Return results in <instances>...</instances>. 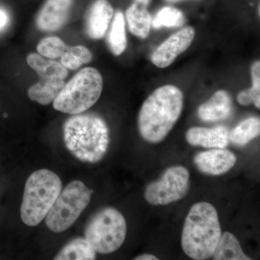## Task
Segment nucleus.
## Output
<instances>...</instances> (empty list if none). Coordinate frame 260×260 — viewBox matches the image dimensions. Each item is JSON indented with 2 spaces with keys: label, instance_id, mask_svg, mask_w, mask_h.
I'll use <instances>...</instances> for the list:
<instances>
[{
  "label": "nucleus",
  "instance_id": "obj_17",
  "mask_svg": "<svg viewBox=\"0 0 260 260\" xmlns=\"http://www.w3.org/2000/svg\"><path fill=\"white\" fill-rule=\"evenodd\" d=\"M64 85V80L41 79L39 83L34 84L29 88V99L42 105H49L54 102Z\"/></svg>",
  "mask_w": 260,
  "mask_h": 260
},
{
  "label": "nucleus",
  "instance_id": "obj_14",
  "mask_svg": "<svg viewBox=\"0 0 260 260\" xmlns=\"http://www.w3.org/2000/svg\"><path fill=\"white\" fill-rule=\"evenodd\" d=\"M232 112V98L225 90H220L200 106L198 115L205 121H218L228 119Z\"/></svg>",
  "mask_w": 260,
  "mask_h": 260
},
{
  "label": "nucleus",
  "instance_id": "obj_10",
  "mask_svg": "<svg viewBox=\"0 0 260 260\" xmlns=\"http://www.w3.org/2000/svg\"><path fill=\"white\" fill-rule=\"evenodd\" d=\"M235 154L225 148H215L197 154L195 166L200 172L212 176L223 175L237 162Z\"/></svg>",
  "mask_w": 260,
  "mask_h": 260
},
{
  "label": "nucleus",
  "instance_id": "obj_13",
  "mask_svg": "<svg viewBox=\"0 0 260 260\" xmlns=\"http://www.w3.org/2000/svg\"><path fill=\"white\" fill-rule=\"evenodd\" d=\"M186 140L192 146L225 148L229 144V133L223 126L213 128L193 126L186 132Z\"/></svg>",
  "mask_w": 260,
  "mask_h": 260
},
{
  "label": "nucleus",
  "instance_id": "obj_30",
  "mask_svg": "<svg viewBox=\"0 0 260 260\" xmlns=\"http://www.w3.org/2000/svg\"><path fill=\"white\" fill-rule=\"evenodd\" d=\"M135 3H138V4H140L141 5H143V6L147 7L149 4H150L151 0H134Z\"/></svg>",
  "mask_w": 260,
  "mask_h": 260
},
{
  "label": "nucleus",
  "instance_id": "obj_12",
  "mask_svg": "<svg viewBox=\"0 0 260 260\" xmlns=\"http://www.w3.org/2000/svg\"><path fill=\"white\" fill-rule=\"evenodd\" d=\"M114 15V8L107 0H97L90 7L85 20L88 37L93 39L104 38Z\"/></svg>",
  "mask_w": 260,
  "mask_h": 260
},
{
  "label": "nucleus",
  "instance_id": "obj_5",
  "mask_svg": "<svg viewBox=\"0 0 260 260\" xmlns=\"http://www.w3.org/2000/svg\"><path fill=\"white\" fill-rule=\"evenodd\" d=\"M102 75L93 68H85L65 84L53 102V107L64 114L86 112L100 99L103 90Z\"/></svg>",
  "mask_w": 260,
  "mask_h": 260
},
{
  "label": "nucleus",
  "instance_id": "obj_20",
  "mask_svg": "<svg viewBox=\"0 0 260 260\" xmlns=\"http://www.w3.org/2000/svg\"><path fill=\"white\" fill-rule=\"evenodd\" d=\"M108 46L111 52L114 56H119L124 52L127 40H126L125 21L124 15L121 11H117L114 15L112 26L107 38Z\"/></svg>",
  "mask_w": 260,
  "mask_h": 260
},
{
  "label": "nucleus",
  "instance_id": "obj_11",
  "mask_svg": "<svg viewBox=\"0 0 260 260\" xmlns=\"http://www.w3.org/2000/svg\"><path fill=\"white\" fill-rule=\"evenodd\" d=\"M73 0H47L38 13L36 23L42 31H56L66 23Z\"/></svg>",
  "mask_w": 260,
  "mask_h": 260
},
{
  "label": "nucleus",
  "instance_id": "obj_26",
  "mask_svg": "<svg viewBox=\"0 0 260 260\" xmlns=\"http://www.w3.org/2000/svg\"><path fill=\"white\" fill-rule=\"evenodd\" d=\"M69 47H68V49L67 50L66 52L60 57L61 64L68 70H75L78 69V68H80V67L83 65V63H82L76 56L73 55V54L70 52Z\"/></svg>",
  "mask_w": 260,
  "mask_h": 260
},
{
  "label": "nucleus",
  "instance_id": "obj_8",
  "mask_svg": "<svg viewBox=\"0 0 260 260\" xmlns=\"http://www.w3.org/2000/svg\"><path fill=\"white\" fill-rule=\"evenodd\" d=\"M189 171L182 166L169 168L160 179L146 186L145 200L153 205H167L179 201L189 191Z\"/></svg>",
  "mask_w": 260,
  "mask_h": 260
},
{
  "label": "nucleus",
  "instance_id": "obj_24",
  "mask_svg": "<svg viewBox=\"0 0 260 260\" xmlns=\"http://www.w3.org/2000/svg\"><path fill=\"white\" fill-rule=\"evenodd\" d=\"M237 102L242 106H249L254 104L256 108L260 107V89L251 88L242 90L237 95Z\"/></svg>",
  "mask_w": 260,
  "mask_h": 260
},
{
  "label": "nucleus",
  "instance_id": "obj_15",
  "mask_svg": "<svg viewBox=\"0 0 260 260\" xmlns=\"http://www.w3.org/2000/svg\"><path fill=\"white\" fill-rule=\"evenodd\" d=\"M27 63L30 68L35 70L41 79L64 80L68 75V70L61 62L48 59L37 53L28 54Z\"/></svg>",
  "mask_w": 260,
  "mask_h": 260
},
{
  "label": "nucleus",
  "instance_id": "obj_4",
  "mask_svg": "<svg viewBox=\"0 0 260 260\" xmlns=\"http://www.w3.org/2000/svg\"><path fill=\"white\" fill-rule=\"evenodd\" d=\"M61 189L60 178L50 170L40 169L30 174L25 182L20 206L23 223L31 227L42 223Z\"/></svg>",
  "mask_w": 260,
  "mask_h": 260
},
{
  "label": "nucleus",
  "instance_id": "obj_22",
  "mask_svg": "<svg viewBox=\"0 0 260 260\" xmlns=\"http://www.w3.org/2000/svg\"><path fill=\"white\" fill-rule=\"evenodd\" d=\"M185 22L186 18L182 12L172 7H166L158 12L152 21V25L155 29L162 27L174 28L181 26Z\"/></svg>",
  "mask_w": 260,
  "mask_h": 260
},
{
  "label": "nucleus",
  "instance_id": "obj_21",
  "mask_svg": "<svg viewBox=\"0 0 260 260\" xmlns=\"http://www.w3.org/2000/svg\"><path fill=\"white\" fill-rule=\"evenodd\" d=\"M260 120L259 118L250 117L242 121L229 134V140L239 146H244L259 136Z\"/></svg>",
  "mask_w": 260,
  "mask_h": 260
},
{
  "label": "nucleus",
  "instance_id": "obj_7",
  "mask_svg": "<svg viewBox=\"0 0 260 260\" xmlns=\"http://www.w3.org/2000/svg\"><path fill=\"white\" fill-rule=\"evenodd\" d=\"M92 191L82 181L69 183L57 197L45 218L46 225L54 233L68 230L88 207Z\"/></svg>",
  "mask_w": 260,
  "mask_h": 260
},
{
  "label": "nucleus",
  "instance_id": "obj_25",
  "mask_svg": "<svg viewBox=\"0 0 260 260\" xmlns=\"http://www.w3.org/2000/svg\"><path fill=\"white\" fill-rule=\"evenodd\" d=\"M69 50L73 55L76 56L83 64H88L93 59V54L90 51L83 46H75L70 47Z\"/></svg>",
  "mask_w": 260,
  "mask_h": 260
},
{
  "label": "nucleus",
  "instance_id": "obj_3",
  "mask_svg": "<svg viewBox=\"0 0 260 260\" xmlns=\"http://www.w3.org/2000/svg\"><path fill=\"white\" fill-rule=\"evenodd\" d=\"M221 234L215 207L207 202H200L193 205L186 215L181 247L191 259H208L213 256Z\"/></svg>",
  "mask_w": 260,
  "mask_h": 260
},
{
  "label": "nucleus",
  "instance_id": "obj_31",
  "mask_svg": "<svg viewBox=\"0 0 260 260\" xmlns=\"http://www.w3.org/2000/svg\"><path fill=\"white\" fill-rule=\"evenodd\" d=\"M166 1L169 2V3H178V2H180L181 0H166Z\"/></svg>",
  "mask_w": 260,
  "mask_h": 260
},
{
  "label": "nucleus",
  "instance_id": "obj_6",
  "mask_svg": "<svg viewBox=\"0 0 260 260\" xmlns=\"http://www.w3.org/2000/svg\"><path fill=\"white\" fill-rule=\"evenodd\" d=\"M126 223L122 214L112 207L99 210L89 219L85 238L95 252L111 254L119 249L126 239Z\"/></svg>",
  "mask_w": 260,
  "mask_h": 260
},
{
  "label": "nucleus",
  "instance_id": "obj_28",
  "mask_svg": "<svg viewBox=\"0 0 260 260\" xmlns=\"http://www.w3.org/2000/svg\"><path fill=\"white\" fill-rule=\"evenodd\" d=\"M135 260H158L156 256L150 254H143L134 258Z\"/></svg>",
  "mask_w": 260,
  "mask_h": 260
},
{
  "label": "nucleus",
  "instance_id": "obj_1",
  "mask_svg": "<svg viewBox=\"0 0 260 260\" xmlns=\"http://www.w3.org/2000/svg\"><path fill=\"white\" fill-rule=\"evenodd\" d=\"M184 94L173 85L154 90L140 108L138 129L140 136L150 143H159L172 131L180 117Z\"/></svg>",
  "mask_w": 260,
  "mask_h": 260
},
{
  "label": "nucleus",
  "instance_id": "obj_19",
  "mask_svg": "<svg viewBox=\"0 0 260 260\" xmlns=\"http://www.w3.org/2000/svg\"><path fill=\"white\" fill-rule=\"evenodd\" d=\"M90 243L85 238L78 237L68 242L58 252L55 260H92L95 259L96 254Z\"/></svg>",
  "mask_w": 260,
  "mask_h": 260
},
{
  "label": "nucleus",
  "instance_id": "obj_18",
  "mask_svg": "<svg viewBox=\"0 0 260 260\" xmlns=\"http://www.w3.org/2000/svg\"><path fill=\"white\" fill-rule=\"evenodd\" d=\"M214 260H250L244 254L239 241L232 233L221 234L213 256Z\"/></svg>",
  "mask_w": 260,
  "mask_h": 260
},
{
  "label": "nucleus",
  "instance_id": "obj_2",
  "mask_svg": "<svg viewBox=\"0 0 260 260\" xmlns=\"http://www.w3.org/2000/svg\"><path fill=\"white\" fill-rule=\"evenodd\" d=\"M63 138L68 150L82 162L100 161L109 148V129L107 122L95 114H78L67 119Z\"/></svg>",
  "mask_w": 260,
  "mask_h": 260
},
{
  "label": "nucleus",
  "instance_id": "obj_9",
  "mask_svg": "<svg viewBox=\"0 0 260 260\" xmlns=\"http://www.w3.org/2000/svg\"><path fill=\"white\" fill-rule=\"evenodd\" d=\"M195 37V30L191 26L181 29L173 34L153 51L150 61L159 68H167L176 59L187 50Z\"/></svg>",
  "mask_w": 260,
  "mask_h": 260
},
{
  "label": "nucleus",
  "instance_id": "obj_29",
  "mask_svg": "<svg viewBox=\"0 0 260 260\" xmlns=\"http://www.w3.org/2000/svg\"><path fill=\"white\" fill-rule=\"evenodd\" d=\"M7 22H8V16H7L4 12L0 10V28L5 26L6 25Z\"/></svg>",
  "mask_w": 260,
  "mask_h": 260
},
{
  "label": "nucleus",
  "instance_id": "obj_16",
  "mask_svg": "<svg viewBox=\"0 0 260 260\" xmlns=\"http://www.w3.org/2000/svg\"><path fill=\"white\" fill-rule=\"evenodd\" d=\"M126 19L132 34L142 39L148 37L151 28L152 18L146 7L133 3L126 10Z\"/></svg>",
  "mask_w": 260,
  "mask_h": 260
},
{
  "label": "nucleus",
  "instance_id": "obj_27",
  "mask_svg": "<svg viewBox=\"0 0 260 260\" xmlns=\"http://www.w3.org/2000/svg\"><path fill=\"white\" fill-rule=\"evenodd\" d=\"M251 80L252 87L260 89V61H256L252 64L251 68Z\"/></svg>",
  "mask_w": 260,
  "mask_h": 260
},
{
  "label": "nucleus",
  "instance_id": "obj_23",
  "mask_svg": "<svg viewBox=\"0 0 260 260\" xmlns=\"http://www.w3.org/2000/svg\"><path fill=\"white\" fill-rule=\"evenodd\" d=\"M68 46L61 39L56 37L45 38L37 46L39 54L48 59L61 57L68 49Z\"/></svg>",
  "mask_w": 260,
  "mask_h": 260
}]
</instances>
